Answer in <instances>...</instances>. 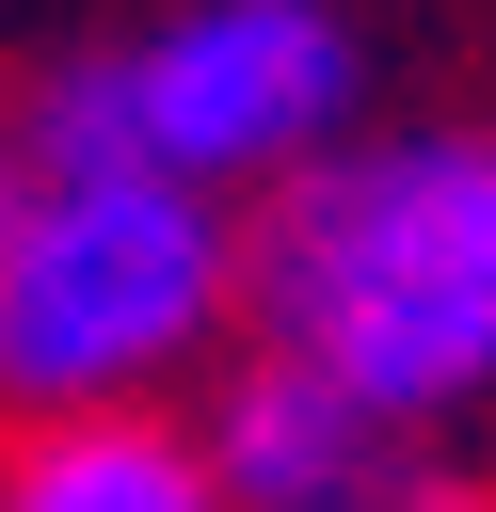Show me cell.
Masks as SVG:
<instances>
[{
  "instance_id": "1",
  "label": "cell",
  "mask_w": 496,
  "mask_h": 512,
  "mask_svg": "<svg viewBox=\"0 0 496 512\" xmlns=\"http://www.w3.org/2000/svg\"><path fill=\"white\" fill-rule=\"evenodd\" d=\"M240 304L368 432L464 416L496 384V128L320 144L240 240Z\"/></svg>"
},
{
  "instance_id": "2",
  "label": "cell",
  "mask_w": 496,
  "mask_h": 512,
  "mask_svg": "<svg viewBox=\"0 0 496 512\" xmlns=\"http://www.w3.org/2000/svg\"><path fill=\"white\" fill-rule=\"evenodd\" d=\"M240 304L224 192L176 176H32L0 224V400L16 416H144Z\"/></svg>"
},
{
  "instance_id": "3",
  "label": "cell",
  "mask_w": 496,
  "mask_h": 512,
  "mask_svg": "<svg viewBox=\"0 0 496 512\" xmlns=\"http://www.w3.org/2000/svg\"><path fill=\"white\" fill-rule=\"evenodd\" d=\"M352 80L368 48L336 0H192L144 48H112V128H128V176L240 192V176H304L352 128Z\"/></svg>"
},
{
  "instance_id": "4",
  "label": "cell",
  "mask_w": 496,
  "mask_h": 512,
  "mask_svg": "<svg viewBox=\"0 0 496 512\" xmlns=\"http://www.w3.org/2000/svg\"><path fill=\"white\" fill-rule=\"evenodd\" d=\"M192 448H208V496L224 512H368L384 480H400V432H368L320 368H288V352H256V368H224V400L192 416Z\"/></svg>"
},
{
  "instance_id": "5",
  "label": "cell",
  "mask_w": 496,
  "mask_h": 512,
  "mask_svg": "<svg viewBox=\"0 0 496 512\" xmlns=\"http://www.w3.org/2000/svg\"><path fill=\"white\" fill-rule=\"evenodd\" d=\"M0 512H224L192 416H16Z\"/></svg>"
},
{
  "instance_id": "6",
  "label": "cell",
  "mask_w": 496,
  "mask_h": 512,
  "mask_svg": "<svg viewBox=\"0 0 496 512\" xmlns=\"http://www.w3.org/2000/svg\"><path fill=\"white\" fill-rule=\"evenodd\" d=\"M368 512H496V496H480V480H432V464H400V480H384Z\"/></svg>"
},
{
  "instance_id": "7",
  "label": "cell",
  "mask_w": 496,
  "mask_h": 512,
  "mask_svg": "<svg viewBox=\"0 0 496 512\" xmlns=\"http://www.w3.org/2000/svg\"><path fill=\"white\" fill-rule=\"evenodd\" d=\"M16 192H32V160H16V128H0V224H16Z\"/></svg>"
}]
</instances>
